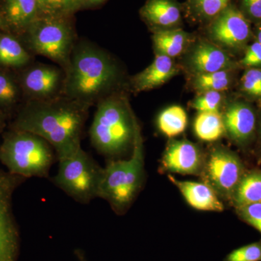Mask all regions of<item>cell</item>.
<instances>
[{
  "instance_id": "obj_31",
  "label": "cell",
  "mask_w": 261,
  "mask_h": 261,
  "mask_svg": "<svg viewBox=\"0 0 261 261\" xmlns=\"http://www.w3.org/2000/svg\"><path fill=\"white\" fill-rule=\"evenodd\" d=\"M240 11L250 22L261 21V0H240Z\"/></svg>"
},
{
  "instance_id": "obj_17",
  "label": "cell",
  "mask_w": 261,
  "mask_h": 261,
  "mask_svg": "<svg viewBox=\"0 0 261 261\" xmlns=\"http://www.w3.org/2000/svg\"><path fill=\"white\" fill-rule=\"evenodd\" d=\"M141 16L157 30L173 29L181 22V11L175 0H147Z\"/></svg>"
},
{
  "instance_id": "obj_16",
  "label": "cell",
  "mask_w": 261,
  "mask_h": 261,
  "mask_svg": "<svg viewBox=\"0 0 261 261\" xmlns=\"http://www.w3.org/2000/svg\"><path fill=\"white\" fill-rule=\"evenodd\" d=\"M177 73L173 58L156 54L152 63L132 79L130 87L135 92L150 90L166 83Z\"/></svg>"
},
{
  "instance_id": "obj_8",
  "label": "cell",
  "mask_w": 261,
  "mask_h": 261,
  "mask_svg": "<svg viewBox=\"0 0 261 261\" xmlns=\"http://www.w3.org/2000/svg\"><path fill=\"white\" fill-rule=\"evenodd\" d=\"M245 171V165L236 152L217 146L205 154L200 176L221 200L229 202Z\"/></svg>"
},
{
  "instance_id": "obj_4",
  "label": "cell",
  "mask_w": 261,
  "mask_h": 261,
  "mask_svg": "<svg viewBox=\"0 0 261 261\" xmlns=\"http://www.w3.org/2000/svg\"><path fill=\"white\" fill-rule=\"evenodd\" d=\"M145 179L143 141L138 124L129 159L106 162L99 198L107 201L116 214H124L140 194Z\"/></svg>"
},
{
  "instance_id": "obj_10",
  "label": "cell",
  "mask_w": 261,
  "mask_h": 261,
  "mask_svg": "<svg viewBox=\"0 0 261 261\" xmlns=\"http://www.w3.org/2000/svg\"><path fill=\"white\" fill-rule=\"evenodd\" d=\"M250 23L240 9L228 4L211 20L209 34L215 42L222 47L242 49L252 36Z\"/></svg>"
},
{
  "instance_id": "obj_19",
  "label": "cell",
  "mask_w": 261,
  "mask_h": 261,
  "mask_svg": "<svg viewBox=\"0 0 261 261\" xmlns=\"http://www.w3.org/2000/svg\"><path fill=\"white\" fill-rule=\"evenodd\" d=\"M156 54L174 58L181 56L186 49L190 35L181 29L156 30L152 36Z\"/></svg>"
},
{
  "instance_id": "obj_20",
  "label": "cell",
  "mask_w": 261,
  "mask_h": 261,
  "mask_svg": "<svg viewBox=\"0 0 261 261\" xmlns=\"http://www.w3.org/2000/svg\"><path fill=\"white\" fill-rule=\"evenodd\" d=\"M5 11L8 23L25 32L39 16L37 0H4Z\"/></svg>"
},
{
  "instance_id": "obj_23",
  "label": "cell",
  "mask_w": 261,
  "mask_h": 261,
  "mask_svg": "<svg viewBox=\"0 0 261 261\" xmlns=\"http://www.w3.org/2000/svg\"><path fill=\"white\" fill-rule=\"evenodd\" d=\"M188 118L186 111L179 106H170L163 110L157 118V126L161 133L169 138L177 137L187 128Z\"/></svg>"
},
{
  "instance_id": "obj_33",
  "label": "cell",
  "mask_w": 261,
  "mask_h": 261,
  "mask_svg": "<svg viewBox=\"0 0 261 261\" xmlns=\"http://www.w3.org/2000/svg\"><path fill=\"white\" fill-rule=\"evenodd\" d=\"M84 0H65L64 10L66 14H71L84 5Z\"/></svg>"
},
{
  "instance_id": "obj_32",
  "label": "cell",
  "mask_w": 261,
  "mask_h": 261,
  "mask_svg": "<svg viewBox=\"0 0 261 261\" xmlns=\"http://www.w3.org/2000/svg\"><path fill=\"white\" fill-rule=\"evenodd\" d=\"M37 3L39 15L66 14L64 10L65 0H37Z\"/></svg>"
},
{
  "instance_id": "obj_27",
  "label": "cell",
  "mask_w": 261,
  "mask_h": 261,
  "mask_svg": "<svg viewBox=\"0 0 261 261\" xmlns=\"http://www.w3.org/2000/svg\"><path fill=\"white\" fill-rule=\"evenodd\" d=\"M19 87L10 75L0 71V106L10 107L17 102Z\"/></svg>"
},
{
  "instance_id": "obj_15",
  "label": "cell",
  "mask_w": 261,
  "mask_h": 261,
  "mask_svg": "<svg viewBox=\"0 0 261 261\" xmlns=\"http://www.w3.org/2000/svg\"><path fill=\"white\" fill-rule=\"evenodd\" d=\"M168 178L177 187L187 203L195 210L212 212L224 210L223 200L205 182L180 181L171 174H168Z\"/></svg>"
},
{
  "instance_id": "obj_35",
  "label": "cell",
  "mask_w": 261,
  "mask_h": 261,
  "mask_svg": "<svg viewBox=\"0 0 261 261\" xmlns=\"http://www.w3.org/2000/svg\"><path fill=\"white\" fill-rule=\"evenodd\" d=\"M255 37H256V41L261 44V21L260 23L256 24V28H255Z\"/></svg>"
},
{
  "instance_id": "obj_29",
  "label": "cell",
  "mask_w": 261,
  "mask_h": 261,
  "mask_svg": "<svg viewBox=\"0 0 261 261\" xmlns=\"http://www.w3.org/2000/svg\"><path fill=\"white\" fill-rule=\"evenodd\" d=\"M238 217L255 228L261 234V202L235 208Z\"/></svg>"
},
{
  "instance_id": "obj_11",
  "label": "cell",
  "mask_w": 261,
  "mask_h": 261,
  "mask_svg": "<svg viewBox=\"0 0 261 261\" xmlns=\"http://www.w3.org/2000/svg\"><path fill=\"white\" fill-rule=\"evenodd\" d=\"M65 72L56 65H33L24 72L21 87L28 101H41L63 95Z\"/></svg>"
},
{
  "instance_id": "obj_12",
  "label": "cell",
  "mask_w": 261,
  "mask_h": 261,
  "mask_svg": "<svg viewBox=\"0 0 261 261\" xmlns=\"http://www.w3.org/2000/svg\"><path fill=\"white\" fill-rule=\"evenodd\" d=\"M205 154L196 144L187 140L168 142L160 164L161 173L200 176Z\"/></svg>"
},
{
  "instance_id": "obj_34",
  "label": "cell",
  "mask_w": 261,
  "mask_h": 261,
  "mask_svg": "<svg viewBox=\"0 0 261 261\" xmlns=\"http://www.w3.org/2000/svg\"><path fill=\"white\" fill-rule=\"evenodd\" d=\"M106 0H84V6H94V5H98L102 3Z\"/></svg>"
},
{
  "instance_id": "obj_25",
  "label": "cell",
  "mask_w": 261,
  "mask_h": 261,
  "mask_svg": "<svg viewBox=\"0 0 261 261\" xmlns=\"http://www.w3.org/2000/svg\"><path fill=\"white\" fill-rule=\"evenodd\" d=\"M222 101L221 92L207 91L200 92V94L190 103V106L199 113L219 112Z\"/></svg>"
},
{
  "instance_id": "obj_30",
  "label": "cell",
  "mask_w": 261,
  "mask_h": 261,
  "mask_svg": "<svg viewBox=\"0 0 261 261\" xmlns=\"http://www.w3.org/2000/svg\"><path fill=\"white\" fill-rule=\"evenodd\" d=\"M240 64L247 68H260L261 44L255 41L246 48L245 56L240 62Z\"/></svg>"
},
{
  "instance_id": "obj_38",
  "label": "cell",
  "mask_w": 261,
  "mask_h": 261,
  "mask_svg": "<svg viewBox=\"0 0 261 261\" xmlns=\"http://www.w3.org/2000/svg\"><path fill=\"white\" fill-rule=\"evenodd\" d=\"M228 1H229V0H228Z\"/></svg>"
},
{
  "instance_id": "obj_1",
  "label": "cell",
  "mask_w": 261,
  "mask_h": 261,
  "mask_svg": "<svg viewBox=\"0 0 261 261\" xmlns=\"http://www.w3.org/2000/svg\"><path fill=\"white\" fill-rule=\"evenodd\" d=\"M88 106L61 95L53 99L28 101L15 120L14 129L31 132L49 142L59 161L82 147Z\"/></svg>"
},
{
  "instance_id": "obj_21",
  "label": "cell",
  "mask_w": 261,
  "mask_h": 261,
  "mask_svg": "<svg viewBox=\"0 0 261 261\" xmlns=\"http://www.w3.org/2000/svg\"><path fill=\"white\" fill-rule=\"evenodd\" d=\"M194 132L204 142L219 140L226 135L222 114L220 112L199 113L194 121Z\"/></svg>"
},
{
  "instance_id": "obj_22",
  "label": "cell",
  "mask_w": 261,
  "mask_h": 261,
  "mask_svg": "<svg viewBox=\"0 0 261 261\" xmlns=\"http://www.w3.org/2000/svg\"><path fill=\"white\" fill-rule=\"evenodd\" d=\"M30 61V54L15 38L0 34V65L20 68Z\"/></svg>"
},
{
  "instance_id": "obj_14",
  "label": "cell",
  "mask_w": 261,
  "mask_h": 261,
  "mask_svg": "<svg viewBox=\"0 0 261 261\" xmlns=\"http://www.w3.org/2000/svg\"><path fill=\"white\" fill-rule=\"evenodd\" d=\"M187 63L195 75L231 70L236 65L224 49L207 42H200L192 49Z\"/></svg>"
},
{
  "instance_id": "obj_39",
  "label": "cell",
  "mask_w": 261,
  "mask_h": 261,
  "mask_svg": "<svg viewBox=\"0 0 261 261\" xmlns=\"http://www.w3.org/2000/svg\"></svg>"
},
{
  "instance_id": "obj_26",
  "label": "cell",
  "mask_w": 261,
  "mask_h": 261,
  "mask_svg": "<svg viewBox=\"0 0 261 261\" xmlns=\"http://www.w3.org/2000/svg\"><path fill=\"white\" fill-rule=\"evenodd\" d=\"M243 93L255 99H261V68H247L241 78Z\"/></svg>"
},
{
  "instance_id": "obj_6",
  "label": "cell",
  "mask_w": 261,
  "mask_h": 261,
  "mask_svg": "<svg viewBox=\"0 0 261 261\" xmlns=\"http://www.w3.org/2000/svg\"><path fill=\"white\" fill-rule=\"evenodd\" d=\"M70 15H39L27 29L33 53L47 58L66 69L77 42Z\"/></svg>"
},
{
  "instance_id": "obj_7",
  "label": "cell",
  "mask_w": 261,
  "mask_h": 261,
  "mask_svg": "<svg viewBox=\"0 0 261 261\" xmlns=\"http://www.w3.org/2000/svg\"><path fill=\"white\" fill-rule=\"evenodd\" d=\"M53 185L75 202L83 205L99 198L104 167L81 147L74 154L58 161Z\"/></svg>"
},
{
  "instance_id": "obj_24",
  "label": "cell",
  "mask_w": 261,
  "mask_h": 261,
  "mask_svg": "<svg viewBox=\"0 0 261 261\" xmlns=\"http://www.w3.org/2000/svg\"><path fill=\"white\" fill-rule=\"evenodd\" d=\"M231 81L230 70H219L214 73L195 75L193 87L198 92L207 91L221 92L228 89Z\"/></svg>"
},
{
  "instance_id": "obj_3",
  "label": "cell",
  "mask_w": 261,
  "mask_h": 261,
  "mask_svg": "<svg viewBox=\"0 0 261 261\" xmlns=\"http://www.w3.org/2000/svg\"><path fill=\"white\" fill-rule=\"evenodd\" d=\"M96 107L89 132L91 144L107 161L121 159L133 149L139 124L126 97L116 92L98 102Z\"/></svg>"
},
{
  "instance_id": "obj_9",
  "label": "cell",
  "mask_w": 261,
  "mask_h": 261,
  "mask_svg": "<svg viewBox=\"0 0 261 261\" xmlns=\"http://www.w3.org/2000/svg\"><path fill=\"white\" fill-rule=\"evenodd\" d=\"M0 170V261H16L18 231L12 210V199L17 187L25 180Z\"/></svg>"
},
{
  "instance_id": "obj_37",
  "label": "cell",
  "mask_w": 261,
  "mask_h": 261,
  "mask_svg": "<svg viewBox=\"0 0 261 261\" xmlns=\"http://www.w3.org/2000/svg\"><path fill=\"white\" fill-rule=\"evenodd\" d=\"M3 19H2L1 15H0V27H3Z\"/></svg>"
},
{
  "instance_id": "obj_18",
  "label": "cell",
  "mask_w": 261,
  "mask_h": 261,
  "mask_svg": "<svg viewBox=\"0 0 261 261\" xmlns=\"http://www.w3.org/2000/svg\"><path fill=\"white\" fill-rule=\"evenodd\" d=\"M261 202V170H246L228 203L233 207Z\"/></svg>"
},
{
  "instance_id": "obj_36",
  "label": "cell",
  "mask_w": 261,
  "mask_h": 261,
  "mask_svg": "<svg viewBox=\"0 0 261 261\" xmlns=\"http://www.w3.org/2000/svg\"><path fill=\"white\" fill-rule=\"evenodd\" d=\"M258 134H259V137H260V140L261 142V119L260 121V123H259Z\"/></svg>"
},
{
  "instance_id": "obj_28",
  "label": "cell",
  "mask_w": 261,
  "mask_h": 261,
  "mask_svg": "<svg viewBox=\"0 0 261 261\" xmlns=\"http://www.w3.org/2000/svg\"><path fill=\"white\" fill-rule=\"evenodd\" d=\"M224 261H261V240L235 249Z\"/></svg>"
},
{
  "instance_id": "obj_5",
  "label": "cell",
  "mask_w": 261,
  "mask_h": 261,
  "mask_svg": "<svg viewBox=\"0 0 261 261\" xmlns=\"http://www.w3.org/2000/svg\"><path fill=\"white\" fill-rule=\"evenodd\" d=\"M0 161L12 174L49 178L51 166L58 160L54 148L42 137L14 129L0 147Z\"/></svg>"
},
{
  "instance_id": "obj_13",
  "label": "cell",
  "mask_w": 261,
  "mask_h": 261,
  "mask_svg": "<svg viewBox=\"0 0 261 261\" xmlns=\"http://www.w3.org/2000/svg\"><path fill=\"white\" fill-rule=\"evenodd\" d=\"M222 114L225 132L229 140L240 147L250 144L257 128V117L251 106L241 101L228 104Z\"/></svg>"
},
{
  "instance_id": "obj_2",
  "label": "cell",
  "mask_w": 261,
  "mask_h": 261,
  "mask_svg": "<svg viewBox=\"0 0 261 261\" xmlns=\"http://www.w3.org/2000/svg\"><path fill=\"white\" fill-rule=\"evenodd\" d=\"M64 72L63 95L90 108L118 92L121 73L116 61L88 41H77Z\"/></svg>"
}]
</instances>
